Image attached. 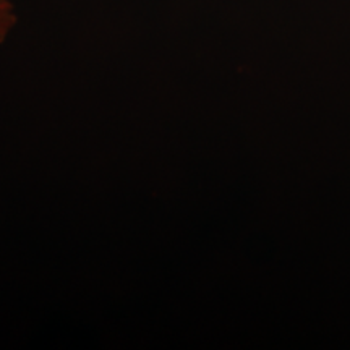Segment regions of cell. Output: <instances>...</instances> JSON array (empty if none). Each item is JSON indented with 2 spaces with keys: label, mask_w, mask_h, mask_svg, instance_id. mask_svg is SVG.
<instances>
[{
  "label": "cell",
  "mask_w": 350,
  "mask_h": 350,
  "mask_svg": "<svg viewBox=\"0 0 350 350\" xmlns=\"http://www.w3.org/2000/svg\"><path fill=\"white\" fill-rule=\"evenodd\" d=\"M13 21H15V16H13L12 5L7 0H0V41L5 38L8 29L12 28Z\"/></svg>",
  "instance_id": "cell-1"
}]
</instances>
